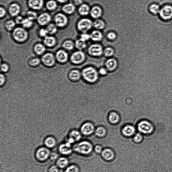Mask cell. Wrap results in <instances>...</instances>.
Listing matches in <instances>:
<instances>
[{
    "instance_id": "1",
    "label": "cell",
    "mask_w": 172,
    "mask_h": 172,
    "mask_svg": "<svg viewBox=\"0 0 172 172\" xmlns=\"http://www.w3.org/2000/svg\"><path fill=\"white\" fill-rule=\"evenodd\" d=\"M74 149L76 152L81 155H88L92 152L94 148L91 143L88 141H83L76 144Z\"/></svg>"
},
{
    "instance_id": "2",
    "label": "cell",
    "mask_w": 172,
    "mask_h": 172,
    "mask_svg": "<svg viewBox=\"0 0 172 172\" xmlns=\"http://www.w3.org/2000/svg\"><path fill=\"white\" fill-rule=\"evenodd\" d=\"M160 19L162 21H169L172 20V5L169 4H165L160 9L159 14Z\"/></svg>"
},
{
    "instance_id": "3",
    "label": "cell",
    "mask_w": 172,
    "mask_h": 172,
    "mask_svg": "<svg viewBox=\"0 0 172 172\" xmlns=\"http://www.w3.org/2000/svg\"><path fill=\"white\" fill-rule=\"evenodd\" d=\"M138 129L140 133L147 135L152 134L154 130L153 124L150 122L145 120L140 122Z\"/></svg>"
},
{
    "instance_id": "4",
    "label": "cell",
    "mask_w": 172,
    "mask_h": 172,
    "mask_svg": "<svg viewBox=\"0 0 172 172\" xmlns=\"http://www.w3.org/2000/svg\"><path fill=\"white\" fill-rule=\"evenodd\" d=\"M82 74L84 78L90 83L94 82L98 78L97 71L91 67H88L84 69Z\"/></svg>"
},
{
    "instance_id": "5",
    "label": "cell",
    "mask_w": 172,
    "mask_h": 172,
    "mask_svg": "<svg viewBox=\"0 0 172 172\" xmlns=\"http://www.w3.org/2000/svg\"><path fill=\"white\" fill-rule=\"evenodd\" d=\"M13 38L17 41L22 42L25 41L28 38V32L24 29L22 28H17L13 32Z\"/></svg>"
},
{
    "instance_id": "6",
    "label": "cell",
    "mask_w": 172,
    "mask_h": 172,
    "mask_svg": "<svg viewBox=\"0 0 172 172\" xmlns=\"http://www.w3.org/2000/svg\"><path fill=\"white\" fill-rule=\"evenodd\" d=\"M93 23L88 19H83L78 23V29L83 33H85L92 28Z\"/></svg>"
},
{
    "instance_id": "7",
    "label": "cell",
    "mask_w": 172,
    "mask_h": 172,
    "mask_svg": "<svg viewBox=\"0 0 172 172\" xmlns=\"http://www.w3.org/2000/svg\"><path fill=\"white\" fill-rule=\"evenodd\" d=\"M101 155L103 159L108 161L113 160L115 157L114 152L112 149L109 148H106L103 149Z\"/></svg>"
},
{
    "instance_id": "8",
    "label": "cell",
    "mask_w": 172,
    "mask_h": 172,
    "mask_svg": "<svg viewBox=\"0 0 172 172\" xmlns=\"http://www.w3.org/2000/svg\"><path fill=\"white\" fill-rule=\"evenodd\" d=\"M43 64L48 66H52L55 64V59L53 54L51 53H47L42 58Z\"/></svg>"
},
{
    "instance_id": "9",
    "label": "cell",
    "mask_w": 172,
    "mask_h": 172,
    "mask_svg": "<svg viewBox=\"0 0 172 172\" xmlns=\"http://www.w3.org/2000/svg\"><path fill=\"white\" fill-rule=\"evenodd\" d=\"M84 53L81 51L77 52L72 54L71 60L72 63L75 64H80L84 60Z\"/></svg>"
},
{
    "instance_id": "10",
    "label": "cell",
    "mask_w": 172,
    "mask_h": 172,
    "mask_svg": "<svg viewBox=\"0 0 172 172\" xmlns=\"http://www.w3.org/2000/svg\"><path fill=\"white\" fill-rule=\"evenodd\" d=\"M102 48L100 45L94 44L91 45L89 48V52L90 55L93 56H99L102 53Z\"/></svg>"
},
{
    "instance_id": "11",
    "label": "cell",
    "mask_w": 172,
    "mask_h": 172,
    "mask_svg": "<svg viewBox=\"0 0 172 172\" xmlns=\"http://www.w3.org/2000/svg\"><path fill=\"white\" fill-rule=\"evenodd\" d=\"M55 21L56 25L62 27L65 26L67 23V17L61 13H58L55 18Z\"/></svg>"
},
{
    "instance_id": "12",
    "label": "cell",
    "mask_w": 172,
    "mask_h": 172,
    "mask_svg": "<svg viewBox=\"0 0 172 172\" xmlns=\"http://www.w3.org/2000/svg\"><path fill=\"white\" fill-rule=\"evenodd\" d=\"M49 154L48 149L45 148H42L38 149L37 153L38 159L40 161H44L47 159Z\"/></svg>"
},
{
    "instance_id": "13",
    "label": "cell",
    "mask_w": 172,
    "mask_h": 172,
    "mask_svg": "<svg viewBox=\"0 0 172 172\" xmlns=\"http://www.w3.org/2000/svg\"><path fill=\"white\" fill-rule=\"evenodd\" d=\"M81 132L84 135H88L92 134L94 130V126L90 123L84 124L81 128Z\"/></svg>"
},
{
    "instance_id": "14",
    "label": "cell",
    "mask_w": 172,
    "mask_h": 172,
    "mask_svg": "<svg viewBox=\"0 0 172 172\" xmlns=\"http://www.w3.org/2000/svg\"><path fill=\"white\" fill-rule=\"evenodd\" d=\"M51 17L47 13H44L40 15L38 18V22L41 25H44L47 24L50 21Z\"/></svg>"
},
{
    "instance_id": "15",
    "label": "cell",
    "mask_w": 172,
    "mask_h": 172,
    "mask_svg": "<svg viewBox=\"0 0 172 172\" xmlns=\"http://www.w3.org/2000/svg\"><path fill=\"white\" fill-rule=\"evenodd\" d=\"M43 0H29L28 4L29 7L34 10H39L43 5Z\"/></svg>"
},
{
    "instance_id": "16",
    "label": "cell",
    "mask_w": 172,
    "mask_h": 172,
    "mask_svg": "<svg viewBox=\"0 0 172 172\" xmlns=\"http://www.w3.org/2000/svg\"><path fill=\"white\" fill-rule=\"evenodd\" d=\"M122 133L125 136L130 137L135 134V129L132 126H126L122 130Z\"/></svg>"
},
{
    "instance_id": "17",
    "label": "cell",
    "mask_w": 172,
    "mask_h": 172,
    "mask_svg": "<svg viewBox=\"0 0 172 172\" xmlns=\"http://www.w3.org/2000/svg\"><path fill=\"white\" fill-rule=\"evenodd\" d=\"M161 8L159 4L156 3H153L149 6L148 10L152 14L157 15L159 14Z\"/></svg>"
},
{
    "instance_id": "18",
    "label": "cell",
    "mask_w": 172,
    "mask_h": 172,
    "mask_svg": "<svg viewBox=\"0 0 172 172\" xmlns=\"http://www.w3.org/2000/svg\"><path fill=\"white\" fill-rule=\"evenodd\" d=\"M20 11V8L18 4L13 3L9 8V11L13 16H15L19 14Z\"/></svg>"
},
{
    "instance_id": "19",
    "label": "cell",
    "mask_w": 172,
    "mask_h": 172,
    "mask_svg": "<svg viewBox=\"0 0 172 172\" xmlns=\"http://www.w3.org/2000/svg\"><path fill=\"white\" fill-rule=\"evenodd\" d=\"M102 13V11L100 7L98 6L93 7L90 11L91 16L94 18H98L100 17Z\"/></svg>"
},
{
    "instance_id": "20",
    "label": "cell",
    "mask_w": 172,
    "mask_h": 172,
    "mask_svg": "<svg viewBox=\"0 0 172 172\" xmlns=\"http://www.w3.org/2000/svg\"><path fill=\"white\" fill-rule=\"evenodd\" d=\"M56 58L59 62L64 63L67 60L68 54L65 51L61 50L57 53Z\"/></svg>"
},
{
    "instance_id": "21",
    "label": "cell",
    "mask_w": 172,
    "mask_h": 172,
    "mask_svg": "<svg viewBox=\"0 0 172 172\" xmlns=\"http://www.w3.org/2000/svg\"><path fill=\"white\" fill-rule=\"evenodd\" d=\"M59 150L60 152L63 154H69L72 151L71 144L68 142L65 144H62L60 147Z\"/></svg>"
},
{
    "instance_id": "22",
    "label": "cell",
    "mask_w": 172,
    "mask_h": 172,
    "mask_svg": "<svg viewBox=\"0 0 172 172\" xmlns=\"http://www.w3.org/2000/svg\"><path fill=\"white\" fill-rule=\"evenodd\" d=\"M117 61L114 58L108 59L106 63V65L108 70L112 71L116 68L117 66Z\"/></svg>"
},
{
    "instance_id": "23",
    "label": "cell",
    "mask_w": 172,
    "mask_h": 172,
    "mask_svg": "<svg viewBox=\"0 0 172 172\" xmlns=\"http://www.w3.org/2000/svg\"><path fill=\"white\" fill-rule=\"evenodd\" d=\"M75 9L74 4L72 3L66 4L62 8L63 11L68 14H71L73 13L74 12Z\"/></svg>"
},
{
    "instance_id": "24",
    "label": "cell",
    "mask_w": 172,
    "mask_h": 172,
    "mask_svg": "<svg viewBox=\"0 0 172 172\" xmlns=\"http://www.w3.org/2000/svg\"><path fill=\"white\" fill-rule=\"evenodd\" d=\"M102 33L99 31H94L90 35V38L94 41H99L102 39Z\"/></svg>"
},
{
    "instance_id": "25",
    "label": "cell",
    "mask_w": 172,
    "mask_h": 172,
    "mask_svg": "<svg viewBox=\"0 0 172 172\" xmlns=\"http://www.w3.org/2000/svg\"><path fill=\"white\" fill-rule=\"evenodd\" d=\"M44 43L47 46L52 47L54 46L56 44V40L53 37L46 36L44 39Z\"/></svg>"
},
{
    "instance_id": "26",
    "label": "cell",
    "mask_w": 172,
    "mask_h": 172,
    "mask_svg": "<svg viewBox=\"0 0 172 172\" xmlns=\"http://www.w3.org/2000/svg\"><path fill=\"white\" fill-rule=\"evenodd\" d=\"M89 6L87 4H84L81 5L79 8L78 12L81 15L85 16L89 14Z\"/></svg>"
},
{
    "instance_id": "27",
    "label": "cell",
    "mask_w": 172,
    "mask_h": 172,
    "mask_svg": "<svg viewBox=\"0 0 172 172\" xmlns=\"http://www.w3.org/2000/svg\"><path fill=\"white\" fill-rule=\"evenodd\" d=\"M70 138L73 139L75 142H78L79 141L81 138L80 133L77 130H73L69 134Z\"/></svg>"
},
{
    "instance_id": "28",
    "label": "cell",
    "mask_w": 172,
    "mask_h": 172,
    "mask_svg": "<svg viewBox=\"0 0 172 172\" xmlns=\"http://www.w3.org/2000/svg\"><path fill=\"white\" fill-rule=\"evenodd\" d=\"M46 50V48L43 44H38L35 45L34 47V51L38 55H41Z\"/></svg>"
},
{
    "instance_id": "29",
    "label": "cell",
    "mask_w": 172,
    "mask_h": 172,
    "mask_svg": "<svg viewBox=\"0 0 172 172\" xmlns=\"http://www.w3.org/2000/svg\"><path fill=\"white\" fill-rule=\"evenodd\" d=\"M69 76L70 78L72 80H78L80 78V74L78 71L74 70L70 72Z\"/></svg>"
},
{
    "instance_id": "30",
    "label": "cell",
    "mask_w": 172,
    "mask_h": 172,
    "mask_svg": "<svg viewBox=\"0 0 172 172\" xmlns=\"http://www.w3.org/2000/svg\"><path fill=\"white\" fill-rule=\"evenodd\" d=\"M68 164V161L65 158H61L57 162L58 166L61 168H64Z\"/></svg>"
},
{
    "instance_id": "31",
    "label": "cell",
    "mask_w": 172,
    "mask_h": 172,
    "mask_svg": "<svg viewBox=\"0 0 172 172\" xmlns=\"http://www.w3.org/2000/svg\"><path fill=\"white\" fill-rule=\"evenodd\" d=\"M95 28L98 29H102L105 28V25L104 22L101 20H97L94 23Z\"/></svg>"
},
{
    "instance_id": "32",
    "label": "cell",
    "mask_w": 172,
    "mask_h": 172,
    "mask_svg": "<svg viewBox=\"0 0 172 172\" xmlns=\"http://www.w3.org/2000/svg\"><path fill=\"white\" fill-rule=\"evenodd\" d=\"M119 117L116 113L111 112L109 116V120L111 123L115 124L119 121Z\"/></svg>"
},
{
    "instance_id": "33",
    "label": "cell",
    "mask_w": 172,
    "mask_h": 172,
    "mask_svg": "<svg viewBox=\"0 0 172 172\" xmlns=\"http://www.w3.org/2000/svg\"><path fill=\"white\" fill-rule=\"evenodd\" d=\"M56 143L55 139L51 137L47 138L45 142L46 146L49 148H52L55 146Z\"/></svg>"
},
{
    "instance_id": "34",
    "label": "cell",
    "mask_w": 172,
    "mask_h": 172,
    "mask_svg": "<svg viewBox=\"0 0 172 172\" xmlns=\"http://www.w3.org/2000/svg\"><path fill=\"white\" fill-rule=\"evenodd\" d=\"M48 33L53 34L55 33L57 31L56 25L53 24H50L48 25L46 29Z\"/></svg>"
},
{
    "instance_id": "35",
    "label": "cell",
    "mask_w": 172,
    "mask_h": 172,
    "mask_svg": "<svg viewBox=\"0 0 172 172\" xmlns=\"http://www.w3.org/2000/svg\"><path fill=\"white\" fill-rule=\"evenodd\" d=\"M75 46L77 48L82 50L85 48L86 44L85 42L80 39L76 41L75 43Z\"/></svg>"
},
{
    "instance_id": "36",
    "label": "cell",
    "mask_w": 172,
    "mask_h": 172,
    "mask_svg": "<svg viewBox=\"0 0 172 172\" xmlns=\"http://www.w3.org/2000/svg\"><path fill=\"white\" fill-rule=\"evenodd\" d=\"M57 4L56 2L53 0H50L48 1L46 4V7L48 10H52L56 8Z\"/></svg>"
},
{
    "instance_id": "37",
    "label": "cell",
    "mask_w": 172,
    "mask_h": 172,
    "mask_svg": "<svg viewBox=\"0 0 172 172\" xmlns=\"http://www.w3.org/2000/svg\"><path fill=\"white\" fill-rule=\"evenodd\" d=\"M95 133L98 137H103L105 136L106 134V131L104 128L100 127L96 129Z\"/></svg>"
},
{
    "instance_id": "38",
    "label": "cell",
    "mask_w": 172,
    "mask_h": 172,
    "mask_svg": "<svg viewBox=\"0 0 172 172\" xmlns=\"http://www.w3.org/2000/svg\"><path fill=\"white\" fill-rule=\"evenodd\" d=\"M63 47L68 50H71L73 48L74 44L71 41L67 40L63 43Z\"/></svg>"
},
{
    "instance_id": "39",
    "label": "cell",
    "mask_w": 172,
    "mask_h": 172,
    "mask_svg": "<svg viewBox=\"0 0 172 172\" xmlns=\"http://www.w3.org/2000/svg\"><path fill=\"white\" fill-rule=\"evenodd\" d=\"M22 24L24 28H30L33 25V20L30 19L28 18L24 19L23 22L22 23Z\"/></svg>"
},
{
    "instance_id": "40",
    "label": "cell",
    "mask_w": 172,
    "mask_h": 172,
    "mask_svg": "<svg viewBox=\"0 0 172 172\" xmlns=\"http://www.w3.org/2000/svg\"><path fill=\"white\" fill-rule=\"evenodd\" d=\"M6 28L8 31H11L14 28L15 26V23L12 20L7 21L6 23Z\"/></svg>"
},
{
    "instance_id": "41",
    "label": "cell",
    "mask_w": 172,
    "mask_h": 172,
    "mask_svg": "<svg viewBox=\"0 0 172 172\" xmlns=\"http://www.w3.org/2000/svg\"><path fill=\"white\" fill-rule=\"evenodd\" d=\"M143 137L142 135L140 133H137L134 136L133 140L135 143H140L143 141Z\"/></svg>"
},
{
    "instance_id": "42",
    "label": "cell",
    "mask_w": 172,
    "mask_h": 172,
    "mask_svg": "<svg viewBox=\"0 0 172 172\" xmlns=\"http://www.w3.org/2000/svg\"><path fill=\"white\" fill-rule=\"evenodd\" d=\"M65 172H79V171L78 166L72 165L68 167Z\"/></svg>"
},
{
    "instance_id": "43",
    "label": "cell",
    "mask_w": 172,
    "mask_h": 172,
    "mask_svg": "<svg viewBox=\"0 0 172 172\" xmlns=\"http://www.w3.org/2000/svg\"><path fill=\"white\" fill-rule=\"evenodd\" d=\"M114 50L111 48H107L105 49L104 54L106 57L111 56L114 55Z\"/></svg>"
},
{
    "instance_id": "44",
    "label": "cell",
    "mask_w": 172,
    "mask_h": 172,
    "mask_svg": "<svg viewBox=\"0 0 172 172\" xmlns=\"http://www.w3.org/2000/svg\"><path fill=\"white\" fill-rule=\"evenodd\" d=\"M27 16L28 18L32 20H34L37 18V13L32 11H29L27 13Z\"/></svg>"
},
{
    "instance_id": "45",
    "label": "cell",
    "mask_w": 172,
    "mask_h": 172,
    "mask_svg": "<svg viewBox=\"0 0 172 172\" xmlns=\"http://www.w3.org/2000/svg\"><path fill=\"white\" fill-rule=\"evenodd\" d=\"M40 63V60L39 58H36L32 59L29 61V64L33 66H36L38 65Z\"/></svg>"
},
{
    "instance_id": "46",
    "label": "cell",
    "mask_w": 172,
    "mask_h": 172,
    "mask_svg": "<svg viewBox=\"0 0 172 172\" xmlns=\"http://www.w3.org/2000/svg\"><path fill=\"white\" fill-rule=\"evenodd\" d=\"M94 150L95 152L99 154H101L103 150L102 147L99 145H97L95 146Z\"/></svg>"
},
{
    "instance_id": "47",
    "label": "cell",
    "mask_w": 172,
    "mask_h": 172,
    "mask_svg": "<svg viewBox=\"0 0 172 172\" xmlns=\"http://www.w3.org/2000/svg\"><path fill=\"white\" fill-rule=\"evenodd\" d=\"M90 38V35L86 33H83L80 36V39L85 42L88 40Z\"/></svg>"
},
{
    "instance_id": "48",
    "label": "cell",
    "mask_w": 172,
    "mask_h": 172,
    "mask_svg": "<svg viewBox=\"0 0 172 172\" xmlns=\"http://www.w3.org/2000/svg\"><path fill=\"white\" fill-rule=\"evenodd\" d=\"M107 38L111 40H114L116 38V34L115 33L112 32H110L107 34Z\"/></svg>"
},
{
    "instance_id": "49",
    "label": "cell",
    "mask_w": 172,
    "mask_h": 172,
    "mask_svg": "<svg viewBox=\"0 0 172 172\" xmlns=\"http://www.w3.org/2000/svg\"><path fill=\"white\" fill-rule=\"evenodd\" d=\"M1 70L3 72H7L9 69V67L8 65L5 64V63H3L1 65Z\"/></svg>"
},
{
    "instance_id": "50",
    "label": "cell",
    "mask_w": 172,
    "mask_h": 172,
    "mask_svg": "<svg viewBox=\"0 0 172 172\" xmlns=\"http://www.w3.org/2000/svg\"><path fill=\"white\" fill-rule=\"evenodd\" d=\"M39 34L41 37H46L47 34L48 33V31L46 29H42L39 31Z\"/></svg>"
},
{
    "instance_id": "51",
    "label": "cell",
    "mask_w": 172,
    "mask_h": 172,
    "mask_svg": "<svg viewBox=\"0 0 172 172\" xmlns=\"http://www.w3.org/2000/svg\"><path fill=\"white\" fill-rule=\"evenodd\" d=\"M24 19L21 16H18L16 19V22L18 24H22Z\"/></svg>"
},
{
    "instance_id": "52",
    "label": "cell",
    "mask_w": 172,
    "mask_h": 172,
    "mask_svg": "<svg viewBox=\"0 0 172 172\" xmlns=\"http://www.w3.org/2000/svg\"><path fill=\"white\" fill-rule=\"evenodd\" d=\"M6 81L5 77L3 74H1L0 75V85H2L5 83Z\"/></svg>"
},
{
    "instance_id": "53",
    "label": "cell",
    "mask_w": 172,
    "mask_h": 172,
    "mask_svg": "<svg viewBox=\"0 0 172 172\" xmlns=\"http://www.w3.org/2000/svg\"><path fill=\"white\" fill-rule=\"evenodd\" d=\"M6 13V11L4 9L1 7L0 8V16L1 18L4 17Z\"/></svg>"
},
{
    "instance_id": "54",
    "label": "cell",
    "mask_w": 172,
    "mask_h": 172,
    "mask_svg": "<svg viewBox=\"0 0 172 172\" xmlns=\"http://www.w3.org/2000/svg\"><path fill=\"white\" fill-rule=\"evenodd\" d=\"M49 172H58V169L56 166H53L50 169Z\"/></svg>"
},
{
    "instance_id": "55",
    "label": "cell",
    "mask_w": 172,
    "mask_h": 172,
    "mask_svg": "<svg viewBox=\"0 0 172 172\" xmlns=\"http://www.w3.org/2000/svg\"><path fill=\"white\" fill-rule=\"evenodd\" d=\"M74 3L76 6H79L82 4L83 1V0H74Z\"/></svg>"
},
{
    "instance_id": "56",
    "label": "cell",
    "mask_w": 172,
    "mask_h": 172,
    "mask_svg": "<svg viewBox=\"0 0 172 172\" xmlns=\"http://www.w3.org/2000/svg\"><path fill=\"white\" fill-rule=\"evenodd\" d=\"M99 73L102 75H105L107 74V71L104 68H102L100 70H99Z\"/></svg>"
},
{
    "instance_id": "57",
    "label": "cell",
    "mask_w": 172,
    "mask_h": 172,
    "mask_svg": "<svg viewBox=\"0 0 172 172\" xmlns=\"http://www.w3.org/2000/svg\"><path fill=\"white\" fill-rule=\"evenodd\" d=\"M57 1L60 3H65L67 2L68 0H57Z\"/></svg>"
}]
</instances>
